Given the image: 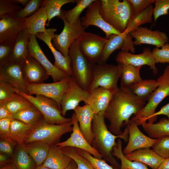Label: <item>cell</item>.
<instances>
[{
  "mask_svg": "<svg viewBox=\"0 0 169 169\" xmlns=\"http://www.w3.org/2000/svg\"><path fill=\"white\" fill-rule=\"evenodd\" d=\"M76 0H44L41 5L45 7L48 20L47 24L55 17L59 18L61 14L62 7L64 5L75 2Z\"/></svg>",
  "mask_w": 169,
  "mask_h": 169,
  "instance_id": "cell-40",
  "label": "cell"
},
{
  "mask_svg": "<svg viewBox=\"0 0 169 169\" xmlns=\"http://www.w3.org/2000/svg\"><path fill=\"white\" fill-rule=\"evenodd\" d=\"M107 40L96 34L85 32L76 42L81 52L89 61L95 64L100 61Z\"/></svg>",
  "mask_w": 169,
  "mask_h": 169,
  "instance_id": "cell-9",
  "label": "cell"
},
{
  "mask_svg": "<svg viewBox=\"0 0 169 169\" xmlns=\"http://www.w3.org/2000/svg\"><path fill=\"white\" fill-rule=\"evenodd\" d=\"M154 8L152 5H150L139 14L131 18L124 33L128 35L141 25L151 23L152 21Z\"/></svg>",
  "mask_w": 169,
  "mask_h": 169,
  "instance_id": "cell-36",
  "label": "cell"
},
{
  "mask_svg": "<svg viewBox=\"0 0 169 169\" xmlns=\"http://www.w3.org/2000/svg\"><path fill=\"white\" fill-rule=\"evenodd\" d=\"M160 115H166L169 120V103L163 106L158 111L151 116L147 120L148 123H154L157 119V116Z\"/></svg>",
  "mask_w": 169,
  "mask_h": 169,
  "instance_id": "cell-53",
  "label": "cell"
},
{
  "mask_svg": "<svg viewBox=\"0 0 169 169\" xmlns=\"http://www.w3.org/2000/svg\"><path fill=\"white\" fill-rule=\"evenodd\" d=\"M83 101L90 106L92 103L90 94L80 87L71 78L68 88L62 97L60 105L61 114L64 116L67 111L74 110L79 103Z\"/></svg>",
  "mask_w": 169,
  "mask_h": 169,
  "instance_id": "cell-12",
  "label": "cell"
},
{
  "mask_svg": "<svg viewBox=\"0 0 169 169\" xmlns=\"http://www.w3.org/2000/svg\"><path fill=\"white\" fill-rule=\"evenodd\" d=\"M25 29L24 19L10 14L0 15V43L14 41L20 33Z\"/></svg>",
  "mask_w": 169,
  "mask_h": 169,
  "instance_id": "cell-15",
  "label": "cell"
},
{
  "mask_svg": "<svg viewBox=\"0 0 169 169\" xmlns=\"http://www.w3.org/2000/svg\"><path fill=\"white\" fill-rule=\"evenodd\" d=\"M65 169H78L77 165L76 162L72 160Z\"/></svg>",
  "mask_w": 169,
  "mask_h": 169,
  "instance_id": "cell-58",
  "label": "cell"
},
{
  "mask_svg": "<svg viewBox=\"0 0 169 169\" xmlns=\"http://www.w3.org/2000/svg\"><path fill=\"white\" fill-rule=\"evenodd\" d=\"M150 137L155 139L169 136V120L164 118L156 123L141 122L140 124Z\"/></svg>",
  "mask_w": 169,
  "mask_h": 169,
  "instance_id": "cell-30",
  "label": "cell"
},
{
  "mask_svg": "<svg viewBox=\"0 0 169 169\" xmlns=\"http://www.w3.org/2000/svg\"><path fill=\"white\" fill-rule=\"evenodd\" d=\"M154 3L153 16L155 23L160 17L168 14L169 0H155Z\"/></svg>",
  "mask_w": 169,
  "mask_h": 169,
  "instance_id": "cell-47",
  "label": "cell"
},
{
  "mask_svg": "<svg viewBox=\"0 0 169 169\" xmlns=\"http://www.w3.org/2000/svg\"><path fill=\"white\" fill-rule=\"evenodd\" d=\"M0 103L3 104L13 115L33 105L26 98L18 93H15L9 100Z\"/></svg>",
  "mask_w": 169,
  "mask_h": 169,
  "instance_id": "cell-39",
  "label": "cell"
},
{
  "mask_svg": "<svg viewBox=\"0 0 169 169\" xmlns=\"http://www.w3.org/2000/svg\"><path fill=\"white\" fill-rule=\"evenodd\" d=\"M11 161L16 169H35L37 166L34 160L25 150L23 145L17 146Z\"/></svg>",
  "mask_w": 169,
  "mask_h": 169,
  "instance_id": "cell-32",
  "label": "cell"
},
{
  "mask_svg": "<svg viewBox=\"0 0 169 169\" xmlns=\"http://www.w3.org/2000/svg\"><path fill=\"white\" fill-rule=\"evenodd\" d=\"M71 118L73 129L70 137L65 141L55 145L59 147L68 146L79 149L88 152L95 158L102 159V156L88 142L81 133L74 112Z\"/></svg>",
  "mask_w": 169,
  "mask_h": 169,
  "instance_id": "cell-18",
  "label": "cell"
},
{
  "mask_svg": "<svg viewBox=\"0 0 169 169\" xmlns=\"http://www.w3.org/2000/svg\"><path fill=\"white\" fill-rule=\"evenodd\" d=\"M128 35L123 32L119 35L112 34L108 39L104 49L101 59L98 64H104L115 50L122 49Z\"/></svg>",
  "mask_w": 169,
  "mask_h": 169,
  "instance_id": "cell-34",
  "label": "cell"
},
{
  "mask_svg": "<svg viewBox=\"0 0 169 169\" xmlns=\"http://www.w3.org/2000/svg\"><path fill=\"white\" fill-rule=\"evenodd\" d=\"M105 111L95 114L92 122L93 138L91 145L102 156L103 160L109 162L115 169H120V165L112 155L113 147L117 138L128 140L129 132L127 127L122 135H115L108 129L105 122Z\"/></svg>",
  "mask_w": 169,
  "mask_h": 169,
  "instance_id": "cell-2",
  "label": "cell"
},
{
  "mask_svg": "<svg viewBox=\"0 0 169 169\" xmlns=\"http://www.w3.org/2000/svg\"><path fill=\"white\" fill-rule=\"evenodd\" d=\"M41 113L45 120L51 124L61 125L71 122V118H66L61 114V108L53 99L41 95L34 96L20 93Z\"/></svg>",
  "mask_w": 169,
  "mask_h": 169,
  "instance_id": "cell-8",
  "label": "cell"
},
{
  "mask_svg": "<svg viewBox=\"0 0 169 169\" xmlns=\"http://www.w3.org/2000/svg\"><path fill=\"white\" fill-rule=\"evenodd\" d=\"M95 0H76V6L71 9L61 10V14L66 21L70 24L76 23L80 18V14L83 10Z\"/></svg>",
  "mask_w": 169,
  "mask_h": 169,
  "instance_id": "cell-38",
  "label": "cell"
},
{
  "mask_svg": "<svg viewBox=\"0 0 169 169\" xmlns=\"http://www.w3.org/2000/svg\"><path fill=\"white\" fill-rule=\"evenodd\" d=\"M158 85L157 79H146L127 88L133 94L146 102L148 101L151 94Z\"/></svg>",
  "mask_w": 169,
  "mask_h": 169,
  "instance_id": "cell-31",
  "label": "cell"
},
{
  "mask_svg": "<svg viewBox=\"0 0 169 169\" xmlns=\"http://www.w3.org/2000/svg\"><path fill=\"white\" fill-rule=\"evenodd\" d=\"M77 149L81 155L90 162L95 169H115L109 165L104 160L95 158L86 151Z\"/></svg>",
  "mask_w": 169,
  "mask_h": 169,
  "instance_id": "cell-46",
  "label": "cell"
},
{
  "mask_svg": "<svg viewBox=\"0 0 169 169\" xmlns=\"http://www.w3.org/2000/svg\"><path fill=\"white\" fill-rule=\"evenodd\" d=\"M136 122L131 119L126 125L129 132L128 142L123 151L124 155L138 149L153 147L158 139L151 138L139 130Z\"/></svg>",
  "mask_w": 169,
  "mask_h": 169,
  "instance_id": "cell-16",
  "label": "cell"
},
{
  "mask_svg": "<svg viewBox=\"0 0 169 169\" xmlns=\"http://www.w3.org/2000/svg\"><path fill=\"white\" fill-rule=\"evenodd\" d=\"M60 148L63 153L76 162L78 169H95L90 162L79 152L76 148L68 146Z\"/></svg>",
  "mask_w": 169,
  "mask_h": 169,
  "instance_id": "cell-41",
  "label": "cell"
},
{
  "mask_svg": "<svg viewBox=\"0 0 169 169\" xmlns=\"http://www.w3.org/2000/svg\"><path fill=\"white\" fill-rule=\"evenodd\" d=\"M16 93H18L9 85L0 80V103L9 100Z\"/></svg>",
  "mask_w": 169,
  "mask_h": 169,
  "instance_id": "cell-50",
  "label": "cell"
},
{
  "mask_svg": "<svg viewBox=\"0 0 169 169\" xmlns=\"http://www.w3.org/2000/svg\"><path fill=\"white\" fill-rule=\"evenodd\" d=\"M68 55L71 59V78L81 88L88 91L92 81L94 64L81 52L76 40L70 46Z\"/></svg>",
  "mask_w": 169,
  "mask_h": 169,
  "instance_id": "cell-4",
  "label": "cell"
},
{
  "mask_svg": "<svg viewBox=\"0 0 169 169\" xmlns=\"http://www.w3.org/2000/svg\"><path fill=\"white\" fill-rule=\"evenodd\" d=\"M43 1L41 0H30L27 5L15 15L22 19L31 16L40 8Z\"/></svg>",
  "mask_w": 169,
  "mask_h": 169,
  "instance_id": "cell-42",
  "label": "cell"
},
{
  "mask_svg": "<svg viewBox=\"0 0 169 169\" xmlns=\"http://www.w3.org/2000/svg\"><path fill=\"white\" fill-rule=\"evenodd\" d=\"M132 10L131 18L142 12L150 5L154 3L155 0H129Z\"/></svg>",
  "mask_w": 169,
  "mask_h": 169,
  "instance_id": "cell-49",
  "label": "cell"
},
{
  "mask_svg": "<svg viewBox=\"0 0 169 169\" xmlns=\"http://www.w3.org/2000/svg\"><path fill=\"white\" fill-rule=\"evenodd\" d=\"M157 169H169V158L165 159Z\"/></svg>",
  "mask_w": 169,
  "mask_h": 169,
  "instance_id": "cell-56",
  "label": "cell"
},
{
  "mask_svg": "<svg viewBox=\"0 0 169 169\" xmlns=\"http://www.w3.org/2000/svg\"><path fill=\"white\" fill-rule=\"evenodd\" d=\"M100 3L99 0H95L87 7L84 15L81 18L82 25L85 28L91 25L98 27L105 33L107 39L111 34L121 33L103 19L100 13Z\"/></svg>",
  "mask_w": 169,
  "mask_h": 169,
  "instance_id": "cell-17",
  "label": "cell"
},
{
  "mask_svg": "<svg viewBox=\"0 0 169 169\" xmlns=\"http://www.w3.org/2000/svg\"><path fill=\"white\" fill-rule=\"evenodd\" d=\"M23 8L14 0H0V15L5 14L15 15Z\"/></svg>",
  "mask_w": 169,
  "mask_h": 169,
  "instance_id": "cell-43",
  "label": "cell"
},
{
  "mask_svg": "<svg viewBox=\"0 0 169 169\" xmlns=\"http://www.w3.org/2000/svg\"><path fill=\"white\" fill-rule=\"evenodd\" d=\"M23 62L9 60L0 66V80L9 85L18 93L28 94V84L25 81L23 74Z\"/></svg>",
  "mask_w": 169,
  "mask_h": 169,
  "instance_id": "cell-11",
  "label": "cell"
},
{
  "mask_svg": "<svg viewBox=\"0 0 169 169\" xmlns=\"http://www.w3.org/2000/svg\"><path fill=\"white\" fill-rule=\"evenodd\" d=\"M35 169H51L47 167L41 165H40L38 166H36Z\"/></svg>",
  "mask_w": 169,
  "mask_h": 169,
  "instance_id": "cell-60",
  "label": "cell"
},
{
  "mask_svg": "<svg viewBox=\"0 0 169 169\" xmlns=\"http://www.w3.org/2000/svg\"><path fill=\"white\" fill-rule=\"evenodd\" d=\"M23 146L25 150L38 166L42 164L45 160L50 145L43 142L34 141L24 144Z\"/></svg>",
  "mask_w": 169,
  "mask_h": 169,
  "instance_id": "cell-28",
  "label": "cell"
},
{
  "mask_svg": "<svg viewBox=\"0 0 169 169\" xmlns=\"http://www.w3.org/2000/svg\"><path fill=\"white\" fill-rule=\"evenodd\" d=\"M158 139V141L152 147L153 150L165 159L169 158V136Z\"/></svg>",
  "mask_w": 169,
  "mask_h": 169,
  "instance_id": "cell-45",
  "label": "cell"
},
{
  "mask_svg": "<svg viewBox=\"0 0 169 169\" xmlns=\"http://www.w3.org/2000/svg\"><path fill=\"white\" fill-rule=\"evenodd\" d=\"M23 74L28 84L43 83L49 77L44 68L29 55L23 63Z\"/></svg>",
  "mask_w": 169,
  "mask_h": 169,
  "instance_id": "cell-21",
  "label": "cell"
},
{
  "mask_svg": "<svg viewBox=\"0 0 169 169\" xmlns=\"http://www.w3.org/2000/svg\"><path fill=\"white\" fill-rule=\"evenodd\" d=\"M69 78L57 82L28 84V92L32 95H41L55 100L61 108L60 103L63 95L68 88Z\"/></svg>",
  "mask_w": 169,
  "mask_h": 169,
  "instance_id": "cell-14",
  "label": "cell"
},
{
  "mask_svg": "<svg viewBox=\"0 0 169 169\" xmlns=\"http://www.w3.org/2000/svg\"><path fill=\"white\" fill-rule=\"evenodd\" d=\"M112 155L121 161L120 169H149L147 165L141 162L131 161L125 157L122 150V142L119 139L113 147Z\"/></svg>",
  "mask_w": 169,
  "mask_h": 169,
  "instance_id": "cell-37",
  "label": "cell"
},
{
  "mask_svg": "<svg viewBox=\"0 0 169 169\" xmlns=\"http://www.w3.org/2000/svg\"><path fill=\"white\" fill-rule=\"evenodd\" d=\"M14 1L17 3L21 4L25 7L29 2L30 0H14Z\"/></svg>",
  "mask_w": 169,
  "mask_h": 169,
  "instance_id": "cell-59",
  "label": "cell"
},
{
  "mask_svg": "<svg viewBox=\"0 0 169 169\" xmlns=\"http://www.w3.org/2000/svg\"><path fill=\"white\" fill-rule=\"evenodd\" d=\"M13 115L3 104L0 103V119L12 118Z\"/></svg>",
  "mask_w": 169,
  "mask_h": 169,
  "instance_id": "cell-54",
  "label": "cell"
},
{
  "mask_svg": "<svg viewBox=\"0 0 169 169\" xmlns=\"http://www.w3.org/2000/svg\"><path fill=\"white\" fill-rule=\"evenodd\" d=\"M28 51L29 55L37 60L49 75L51 76L54 82L59 81L70 77L67 74L56 67L48 60L40 47L35 35H29Z\"/></svg>",
  "mask_w": 169,
  "mask_h": 169,
  "instance_id": "cell-13",
  "label": "cell"
},
{
  "mask_svg": "<svg viewBox=\"0 0 169 169\" xmlns=\"http://www.w3.org/2000/svg\"><path fill=\"white\" fill-rule=\"evenodd\" d=\"M62 20L63 29L59 34H55L52 39L54 48L65 56L68 55V51L71 44L85 32V28L82 25L81 18L76 23L70 24L67 22L63 16L58 18Z\"/></svg>",
  "mask_w": 169,
  "mask_h": 169,
  "instance_id": "cell-10",
  "label": "cell"
},
{
  "mask_svg": "<svg viewBox=\"0 0 169 169\" xmlns=\"http://www.w3.org/2000/svg\"><path fill=\"white\" fill-rule=\"evenodd\" d=\"M124 156L130 161L141 162L152 169H157L165 159L150 148L138 149Z\"/></svg>",
  "mask_w": 169,
  "mask_h": 169,
  "instance_id": "cell-23",
  "label": "cell"
},
{
  "mask_svg": "<svg viewBox=\"0 0 169 169\" xmlns=\"http://www.w3.org/2000/svg\"><path fill=\"white\" fill-rule=\"evenodd\" d=\"M17 144L12 140L0 139V152L5 154L11 158L13 156L15 149L14 146Z\"/></svg>",
  "mask_w": 169,
  "mask_h": 169,
  "instance_id": "cell-52",
  "label": "cell"
},
{
  "mask_svg": "<svg viewBox=\"0 0 169 169\" xmlns=\"http://www.w3.org/2000/svg\"><path fill=\"white\" fill-rule=\"evenodd\" d=\"M159 85L151 94L147 103L141 110L131 119L138 125L146 121L156 112V110L161 102L169 96V65L165 69L162 74L157 79Z\"/></svg>",
  "mask_w": 169,
  "mask_h": 169,
  "instance_id": "cell-7",
  "label": "cell"
},
{
  "mask_svg": "<svg viewBox=\"0 0 169 169\" xmlns=\"http://www.w3.org/2000/svg\"><path fill=\"white\" fill-rule=\"evenodd\" d=\"M146 102L133 94L127 87H119L113 93L105 111L110 123L109 130L115 135H122L121 128L126 125L131 116H136L144 107Z\"/></svg>",
  "mask_w": 169,
  "mask_h": 169,
  "instance_id": "cell-1",
  "label": "cell"
},
{
  "mask_svg": "<svg viewBox=\"0 0 169 169\" xmlns=\"http://www.w3.org/2000/svg\"><path fill=\"white\" fill-rule=\"evenodd\" d=\"M100 1V13L103 19L121 33L124 32L132 15L129 0Z\"/></svg>",
  "mask_w": 169,
  "mask_h": 169,
  "instance_id": "cell-3",
  "label": "cell"
},
{
  "mask_svg": "<svg viewBox=\"0 0 169 169\" xmlns=\"http://www.w3.org/2000/svg\"><path fill=\"white\" fill-rule=\"evenodd\" d=\"M48 17L45 7L40 8L31 16L24 19L26 29L29 35H36L46 32L45 28Z\"/></svg>",
  "mask_w": 169,
  "mask_h": 169,
  "instance_id": "cell-25",
  "label": "cell"
},
{
  "mask_svg": "<svg viewBox=\"0 0 169 169\" xmlns=\"http://www.w3.org/2000/svg\"><path fill=\"white\" fill-rule=\"evenodd\" d=\"M14 41L0 43V66L4 64L10 60Z\"/></svg>",
  "mask_w": 169,
  "mask_h": 169,
  "instance_id": "cell-48",
  "label": "cell"
},
{
  "mask_svg": "<svg viewBox=\"0 0 169 169\" xmlns=\"http://www.w3.org/2000/svg\"><path fill=\"white\" fill-rule=\"evenodd\" d=\"M12 118H4L0 119V139L12 140L10 137V126Z\"/></svg>",
  "mask_w": 169,
  "mask_h": 169,
  "instance_id": "cell-51",
  "label": "cell"
},
{
  "mask_svg": "<svg viewBox=\"0 0 169 169\" xmlns=\"http://www.w3.org/2000/svg\"><path fill=\"white\" fill-rule=\"evenodd\" d=\"M116 60L118 64H127L136 67L147 65L154 74L156 75L158 72L156 63L149 48H145L143 53L139 54H134L122 50L116 56Z\"/></svg>",
  "mask_w": 169,
  "mask_h": 169,
  "instance_id": "cell-20",
  "label": "cell"
},
{
  "mask_svg": "<svg viewBox=\"0 0 169 169\" xmlns=\"http://www.w3.org/2000/svg\"><path fill=\"white\" fill-rule=\"evenodd\" d=\"M122 71V65L110 64H95L92 68V77L89 88V92L98 87L108 90L113 93L119 87L118 82Z\"/></svg>",
  "mask_w": 169,
  "mask_h": 169,
  "instance_id": "cell-5",
  "label": "cell"
},
{
  "mask_svg": "<svg viewBox=\"0 0 169 169\" xmlns=\"http://www.w3.org/2000/svg\"><path fill=\"white\" fill-rule=\"evenodd\" d=\"M80 131L88 142L91 145L93 138L92 122L95 113L90 106L85 104L78 105L74 110Z\"/></svg>",
  "mask_w": 169,
  "mask_h": 169,
  "instance_id": "cell-22",
  "label": "cell"
},
{
  "mask_svg": "<svg viewBox=\"0 0 169 169\" xmlns=\"http://www.w3.org/2000/svg\"><path fill=\"white\" fill-rule=\"evenodd\" d=\"M72 159L55 145H50L48 156L42 164L51 169H65Z\"/></svg>",
  "mask_w": 169,
  "mask_h": 169,
  "instance_id": "cell-24",
  "label": "cell"
},
{
  "mask_svg": "<svg viewBox=\"0 0 169 169\" xmlns=\"http://www.w3.org/2000/svg\"><path fill=\"white\" fill-rule=\"evenodd\" d=\"M122 71L120 78V87L127 88L143 80L140 74L142 66L136 67L127 64H122Z\"/></svg>",
  "mask_w": 169,
  "mask_h": 169,
  "instance_id": "cell-33",
  "label": "cell"
},
{
  "mask_svg": "<svg viewBox=\"0 0 169 169\" xmlns=\"http://www.w3.org/2000/svg\"><path fill=\"white\" fill-rule=\"evenodd\" d=\"M92 100L90 105L95 114L105 111L112 98L113 93L102 87H98L89 92Z\"/></svg>",
  "mask_w": 169,
  "mask_h": 169,
  "instance_id": "cell-26",
  "label": "cell"
},
{
  "mask_svg": "<svg viewBox=\"0 0 169 169\" xmlns=\"http://www.w3.org/2000/svg\"><path fill=\"white\" fill-rule=\"evenodd\" d=\"M8 156L0 152V167L5 165L10 162Z\"/></svg>",
  "mask_w": 169,
  "mask_h": 169,
  "instance_id": "cell-55",
  "label": "cell"
},
{
  "mask_svg": "<svg viewBox=\"0 0 169 169\" xmlns=\"http://www.w3.org/2000/svg\"><path fill=\"white\" fill-rule=\"evenodd\" d=\"M71 122L61 125L51 124L47 122L44 118L33 127V130L24 144L34 141H40L50 145L60 142L64 134L72 131Z\"/></svg>",
  "mask_w": 169,
  "mask_h": 169,
  "instance_id": "cell-6",
  "label": "cell"
},
{
  "mask_svg": "<svg viewBox=\"0 0 169 169\" xmlns=\"http://www.w3.org/2000/svg\"><path fill=\"white\" fill-rule=\"evenodd\" d=\"M152 53L156 63H169V43L165 44L161 49L155 48Z\"/></svg>",
  "mask_w": 169,
  "mask_h": 169,
  "instance_id": "cell-44",
  "label": "cell"
},
{
  "mask_svg": "<svg viewBox=\"0 0 169 169\" xmlns=\"http://www.w3.org/2000/svg\"><path fill=\"white\" fill-rule=\"evenodd\" d=\"M0 169H16V168L11 161L5 165L0 167Z\"/></svg>",
  "mask_w": 169,
  "mask_h": 169,
  "instance_id": "cell-57",
  "label": "cell"
},
{
  "mask_svg": "<svg viewBox=\"0 0 169 169\" xmlns=\"http://www.w3.org/2000/svg\"><path fill=\"white\" fill-rule=\"evenodd\" d=\"M129 34L134 38V45L147 44L159 48L169 41L166 33L158 30H152L146 27L140 26Z\"/></svg>",
  "mask_w": 169,
  "mask_h": 169,
  "instance_id": "cell-19",
  "label": "cell"
},
{
  "mask_svg": "<svg viewBox=\"0 0 169 169\" xmlns=\"http://www.w3.org/2000/svg\"><path fill=\"white\" fill-rule=\"evenodd\" d=\"M33 127L13 118L10 126L11 139L18 145H23L31 133Z\"/></svg>",
  "mask_w": 169,
  "mask_h": 169,
  "instance_id": "cell-29",
  "label": "cell"
},
{
  "mask_svg": "<svg viewBox=\"0 0 169 169\" xmlns=\"http://www.w3.org/2000/svg\"><path fill=\"white\" fill-rule=\"evenodd\" d=\"M29 35L26 29L22 31L15 39L10 60L23 63L29 56L28 45Z\"/></svg>",
  "mask_w": 169,
  "mask_h": 169,
  "instance_id": "cell-27",
  "label": "cell"
},
{
  "mask_svg": "<svg viewBox=\"0 0 169 169\" xmlns=\"http://www.w3.org/2000/svg\"><path fill=\"white\" fill-rule=\"evenodd\" d=\"M12 118L34 127L43 117L39 111L33 105L13 114Z\"/></svg>",
  "mask_w": 169,
  "mask_h": 169,
  "instance_id": "cell-35",
  "label": "cell"
}]
</instances>
